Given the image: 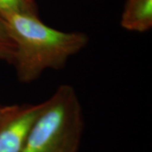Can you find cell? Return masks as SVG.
I'll return each mask as SVG.
<instances>
[{
    "label": "cell",
    "mask_w": 152,
    "mask_h": 152,
    "mask_svg": "<svg viewBox=\"0 0 152 152\" xmlns=\"http://www.w3.org/2000/svg\"><path fill=\"white\" fill-rule=\"evenodd\" d=\"M4 20L15 46L12 64L22 83L37 80L47 69H63L89 42L86 34L50 27L37 15L13 13Z\"/></svg>",
    "instance_id": "1"
},
{
    "label": "cell",
    "mask_w": 152,
    "mask_h": 152,
    "mask_svg": "<svg viewBox=\"0 0 152 152\" xmlns=\"http://www.w3.org/2000/svg\"><path fill=\"white\" fill-rule=\"evenodd\" d=\"M84 130L82 106L75 88L62 85L44 101L23 152H78Z\"/></svg>",
    "instance_id": "2"
},
{
    "label": "cell",
    "mask_w": 152,
    "mask_h": 152,
    "mask_svg": "<svg viewBox=\"0 0 152 152\" xmlns=\"http://www.w3.org/2000/svg\"><path fill=\"white\" fill-rule=\"evenodd\" d=\"M43 107L44 102L13 106L0 123V152H23L31 129Z\"/></svg>",
    "instance_id": "3"
},
{
    "label": "cell",
    "mask_w": 152,
    "mask_h": 152,
    "mask_svg": "<svg viewBox=\"0 0 152 152\" xmlns=\"http://www.w3.org/2000/svg\"><path fill=\"white\" fill-rule=\"evenodd\" d=\"M121 26L130 31H149L152 26V0H128Z\"/></svg>",
    "instance_id": "4"
},
{
    "label": "cell",
    "mask_w": 152,
    "mask_h": 152,
    "mask_svg": "<svg viewBox=\"0 0 152 152\" xmlns=\"http://www.w3.org/2000/svg\"><path fill=\"white\" fill-rule=\"evenodd\" d=\"M13 13L37 15L36 2L31 0H0V16L4 19Z\"/></svg>",
    "instance_id": "5"
},
{
    "label": "cell",
    "mask_w": 152,
    "mask_h": 152,
    "mask_svg": "<svg viewBox=\"0 0 152 152\" xmlns=\"http://www.w3.org/2000/svg\"><path fill=\"white\" fill-rule=\"evenodd\" d=\"M15 52V46L11 38L4 20L0 16V59L12 64Z\"/></svg>",
    "instance_id": "6"
},
{
    "label": "cell",
    "mask_w": 152,
    "mask_h": 152,
    "mask_svg": "<svg viewBox=\"0 0 152 152\" xmlns=\"http://www.w3.org/2000/svg\"><path fill=\"white\" fill-rule=\"evenodd\" d=\"M14 105H1L0 104V123L4 120L8 114L10 113Z\"/></svg>",
    "instance_id": "7"
},
{
    "label": "cell",
    "mask_w": 152,
    "mask_h": 152,
    "mask_svg": "<svg viewBox=\"0 0 152 152\" xmlns=\"http://www.w3.org/2000/svg\"><path fill=\"white\" fill-rule=\"evenodd\" d=\"M31 1H33V2H35V0H31Z\"/></svg>",
    "instance_id": "8"
}]
</instances>
